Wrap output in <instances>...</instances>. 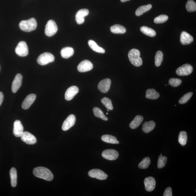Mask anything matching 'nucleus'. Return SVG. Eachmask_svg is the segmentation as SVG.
<instances>
[{"label":"nucleus","mask_w":196,"mask_h":196,"mask_svg":"<svg viewBox=\"0 0 196 196\" xmlns=\"http://www.w3.org/2000/svg\"><path fill=\"white\" fill-rule=\"evenodd\" d=\"M33 173L35 177L47 181H51L53 179L52 173L49 169L44 167L36 168L33 169Z\"/></svg>","instance_id":"obj_1"},{"label":"nucleus","mask_w":196,"mask_h":196,"mask_svg":"<svg viewBox=\"0 0 196 196\" xmlns=\"http://www.w3.org/2000/svg\"><path fill=\"white\" fill-rule=\"evenodd\" d=\"M37 23L34 18L27 20H23L20 22L19 26L20 29L24 32H30L34 30L37 28Z\"/></svg>","instance_id":"obj_2"},{"label":"nucleus","mask_w":196,"mask_h":196,"mask_svg":"<svg viewBox=\"0 0 196 196\" xmlns=\"http://www.w3.org/2000/svg\"><path fill=\"white\" fill-rule=\"evenodd\" d=\"M140 52L137 49L133 48L128 53V57L131 63L135 66H140L142 65L143 62L140 57Z\"/></svg>","instance_id":"obj_3"},{"label":"nucleus","mask_w":196,"mask_h":196,"mask_svg":"<svg viewBox=\"0 0 196 196\" xmlns=\"http://www.w3.org/2000/svg\"><path fill=\"white\" fill-rule=\"evenodd\" d=\"M55 61V57L51 53L45 52L41 54L37 58V63L41 66L46 65Z\"/></svg>","instance_id":"obj_4"},{"label":"nucleus","mask_w":196,"mask_h":196,"mask_svg":"<svg viewBox=\"0 0 196 196\" xmlns=\"http://www.w3.org/2000/svg\"><path fill=\"white\" fill-rule=\"evenodd\" d=\"M58 28L56 23L52 20L49 21L47 23L45 30V33L47 36H53L57 32Z\"/></svg>","instance_id":"obj_5"},{"label":"nucleus","mask_w":196,"mask_h":196,"mask_svg":"<svg viewBox=\"0 0 196 196\" xmlns=\"http://www.w3.org/2000/svg\"><path fill=\"white\" fill-rule=\"evenodd\" d=\"M15 52L20 56H26L28 55V49L27 44L24 41L19 42L15 48Z\"/></svg>","instance_id":"obj_6"},{"label":"nucleus","mask_w":196,"mask_h":196,"mask_svg":"<svg viewBox=\"0 0 196 196\" xmlns=\"http://www.w3.org/2000/svg\"><path fill=\"white\" fill-rule=\"evenodd\" d=\"M193 71V66L190 64H186L177 68L176 73L179 76H186L191 74Z\"/></svg>","instance_id":"obj_7"},{"label":"nucleus","mask_w":196,"mask_h":196,"mask_svg":"<svg viewBox=\"0 0 196 196\" xmlns=\"http://www.w3.org/2000/svg\"><path fill=\"white\" fill-rule=\"evenodd\" d=\"M89 176L98 179L103 180L107 179L108 175L104 171L99 169H93L89 171Z\"/></svg>","instance_id":"obj_8"},{"label":"nucleus","mask_w":196,"mask_h":196,"mask_svg":"<svg viewBox=\"0 0 196 196\" xmlns=\"http://www.w3.org/2000/svg\"><path fill=\"white\" fill-rule=\"evenodd\" d=\"M102 157L109 160H115L119 157V154L114 149H106L102 153Z\"/></svg>","instance_id":"obj_9"},{"label":"nucleus","mask_w":196,"mask_h":196,"mask_svg":"<svg viewBox=\"0 0 196 196\" xmlns=\"http://www.w3.org/2000/svg\"><path fill=\"white\" fill-rule=\"evenodd\" d=\"M21 139L22 141L28 145H33L37 143L36 138L28 131H24L21 135Z\"/></svg>","instance_id":"obj_10"},{"label":"nucleus","mask_w":196,"mask_h":196,"mask_svg":"<svg viewBox=\"0 0 196 196\" xmlns=\"http://www.w3.org/2000/svg\"><path fill=\"white\" fill-rule=\"evenodd\" d=\"M76 117L73 115H69L64 121L62 125V129L64 131L68 130L74 125L75 122Z\"/></svg>","instance_id":"obj_11"},{"label":"nucleus","mask_w":196,"mask_h":196,"mask_svg":"<svg viewBox=\"0 0 196 196\" xmlns=\"http://www.w3.org/2000/svg\"><path fill=\"white\" fill-rule=\"evenodd\" d=\"M93 68L92 63L88 60H86L81 61L77 66L78 70L81 72H88L92 70Z\"/></svg>","instance_id":"obj_12"},{"label":"nucleus","mask_w":196,"mask_h":196,"mask_svg":"<svg viewBox=\"0 0 196 196\" xmlns=\"http://www.w3.org/2000/svg\"><path fill=\"white\" fill-rule=\"evenodd\" d=\"M111 84L110 79L108 78L105 79L99 82L98 88L101 92L106 93L110 90Z\"/></svg>","instance_id":"obj_13"},{"label":"nucleus","mask_w":196,"mask_h":196,"mask_svg":"<svg viewBox=\"0 0 196 196\" xmlns=\"http://www.w3.org/2000/svg\"><path fill=\"white\" fill-rule=\"evenodd\" d=\"M78 88L76 86H73L69 87L66 91L65 98L67 101L72 100L75 95L78 93Z\"/></svg>","instance_id":"obj_14"},{"label":"nucleus","mask_w":196,"mask_h":196,"mask_svg":"<svg viewBox=\"0 0 196 196\" xmlns=\"http://www.w3.org/2000/svg\"><path fill=\"white\" fill-rule=\"evenodd\" d=\"M24 128L21 121L17 120L14 122L13 133L15 137H21L23 134Z\"/></svg>","instance_id":"obj_15"},{"label":"nucleus","mask_w":196,"mask_h":196,"mask_svg":"<svg viewBox=\"0 0 196 196\" xmlns=\"http://www.w3.org/2000/svg\"><path fill=\"white\" fill-rule=\"evenodd\" d=\"M89 11L87 9H82L79 10L76 15V21L77 24H81L84 23V17L87 16Z\"/></svg>","instance_id":"obj_16"},{"label":"nucleus","mask_w":196,"mask_h":196,"mask_svg":"<svg viewBox=\"0 0 196 196\" xmlns=\"http://www.w3.org/2000/svg\"><path fill=\"white\" fill-rule=\"evenodd\" d=\"M144 183L146 191L151 192L154 190L156 185L154 178L151 177H147L145 179Z\"/></svg>","instance_id":"obj_17"},{"label":"nucleus","mask_w":196,"mask_h":196,"mask_svg":"<svg viewBox=\"0 0 196 196\" xmlns=\"http://www.w3.org/2000/svg\"><path fill=\"white\" fill-rule=\"evenodd\" d=\"M36 98V95L34 94L29 95L24 100L22 104V107L24 110H27L34 102Z\"/></svg>","instance_id":"obj_18"},{"label":"nucleus","mask_w":196,"mask_h":196,"mask_svg":"<svg viewBox=\"0 0 196 196\" xmlns=\"http://www.w3.org/2000/svg\"><path fill=\"white\" fill-rule=\"evenodd\" d=\"M22 76L20 73H18L15 76L12 82V91L13 93H16L21 87L22 83Z\"/></svg>","instance_id":"obj_19"},{"label":"nucleus","mask_w":196,"mask_h":196,"mask_svg":"<svg viewBox=\"0 0 196 196\" xmlns=\"http://www.w3.org/2000/svg\"><path fill=\"white\" fill-rule=\"evenodd\" d=\"M194 38L192 36L185 32H183L180 35V42L182 45H188L192 43Z\"/></svg>","instance_id":"obj_20"},{"label":"nucleus","mask_w":196,"mask_h":196,"mask_svg":"<svg viewBox=\"0 0 196 196\" xmlns=\"http://www.w3.org/2000/svg\"><path fill=\"white\" fill-rule=\"evenodd\" d=\"M155 126V122L153 121L145 122L142 127V130L144 133H148L154 129Z\"/></svg>","instance_id":"obj_21"},{"label":"nucleus","mask_w":196,"mask_h":196,"mask_svg":"<svg viewBox=\"0 0 196 196\" xmlns=\"http://www.w3.org/2000/svg\"><path fill=\"white\" fill-rule=\"evenodd\" d=\"M144 118L141 115L136 116L134 119L131 122L130 125V127L134 130L137 128L143 121Z\"/></svg>","instance_id":"obj_22"},{"label":"nucleus","mask_w":196,"mask_h":196,"mask_svg":"<svg viewBox=\"0 0 196 196\" xmlns=\"http://www.w3.org/2000/svg\"><path fill=\"white\" fill-rule=\"evenodd\" d=\"M74 53V50L72 48L70 47L64 48L61 51V56L64 59H68L72 56Z\"/></svg>","instance_id":"obj_23"},{"label":"nucleus","mask_w":196,"mask_h":196,"mask_svg":"<svg viewBox=\"0 0 196 196\" xmlns=\"http://www.w3.org/2000/svg\"><path fill=\"white\" fill-rule=\"evenodd\" d=\"M111 32L116 34H123L126 32V29L120 24H115L111 27Z\"/></svg>","instance_id":"obj_24"},{"label":"nucleus","mask_w":196,"mask_h":196,"mask_svg":"<svg viewBox=\"0 0 196 196\" xmlns=\"http://www.w3.org/2000/svg\"><path fill=\"white\" fill-rule=\"evenodd\" d=\"M88 45L90 48L92 50L95 51L96 52L98 53H105V50L102 47H100L97 45L96 42L93 41V40H90L88 41Z\"/></svg>","instance_id":"obj_25"},{"label":"nucleus","mask_w":196,"mask_h":196,"mask_svg":"<svg viewBox=\"0 0 196 196\" xmlns=\"http://www.w3.org/2000/svg\"><path fill=\"white\" fill-rule=\"evenodd\" d=\"M102 141L106 143L112 144H119V142L117 141V138L110 135H104L101 138Z\"/></svg>","instance_id":"obj_26"},{"label":"nucleus","mask_w":196,"mask_h":196,"mask_svg":"<svg viewBox=\"0 0 196 196\" xmlns=\"http://www.w3.org/2000/svg\"><path fill=\"white\" fill-rule=\"evenodd\" d=\"M159 96V93L157 92L154 89H149L146 91V97L147 99L153 100L157 99Z\"/></svg>","instance_id":"obj_27"},{"label":"nucleus","mask_w":196,"mask_h":196,"mask_svg":"<svg viewBox=\"0 0 196 196\" xmlns=\"http://www.w3.org/2000/svg\"><path fill=\"white\" fill-rule=\"evenodd\" d=\"M11 185L12 187H15L17 185V175L16 169L12 168L10 172Z\"/></svg>","instance_id":"obj_28"},{"label":"nucleus","mask_w":196,"mask_h":196,"mask_svg":"<svg viewBox=\"0 0 196 196\" xmlns=\"http://www.w3.org/2000/svg\"><path fill=\"white\" fill-rule=\"evenodd\" d=\"M152 8V5L150 4L140 7L135 12V15L137 16H141L144 13L148 12Z\"/></svg>","instance_id":"obj_29"},{"label":"nucleus","mask_w":196,"mask_h":196,"mask_svg":"<svg viewBox=\"0 0 196 196\" xmlns=\"http://www.w3.org/2000/svg\"><path fill=\"white\" fill-rule=\"evenodd\" d=\"M141 32L144 34L150 37H154L156 35V33L153 29L146 26H142L140 28Z\"/></svg>","instance_id":"obj_30"},{"label":"nucleus","mask_w":196,"mask_h":196,"mask_svg":"<svg viewBox=\"0 0 196 196\" xmlns=\"http://www.w3.org/2000/svg\"><path fill=\"white\" fill-rule=\"evenodd\" d=\"M164 55L162 51H158L155 57V64L156 66H159L161 65L163 60Z\"/></svg>","instance_id":"obj_31"},{"label":"nucleus","mask_w":196,"mask_h":196,"mask_svg":"<svg viewBox=\"0 0 196 196\" xmlns=\"http://www.w3.org/2000/svg\"><path fill=\"white\" fill-rule=\"evenodd\" d=\"M93 110L96 117L100 118L105 121H107L108 120V118L104 115L103 112L99 108L95 107Z\"/></svg>","instance_id":"obj_32"},{"label":"nucleus","mask_w":196,"mask_h":196,"mask_svg":"<svg viewBox=\"0 0 196 196\" xmlns=\"http://www.w3.org/2000/svg\"><path fill=\"white\" fill-rule=\"evenodd\" d=\"M187 135L186 131H180L179 136V142L182 146H184L187 141Z\"/></svg>","instance_id":"obj_33"},{"label":"nucleus","mask_w":196,"mask_h":196,"mask_svg":"<svg viewBox=\"0 0 196 196\" xmlns=\"http://www.w3.org/2000/svg\"><path fill=\"white\" fill-rule=\"evenodd\" d=\"M186 7L189 12H193L196 10V3L193 0H189L187 2Z\"/></svg>","instance_id":"obj_34"},{"label":"nucleus","mask_w":196,"mask_h":196,"mask_svg":"<svg viewBox=\"0 0 196 196\" xmlns=\"http://www.w3.org/2000/svg\"><path fill=\"white\" fill-rule=\"evenodd\" d=\"M101 102L108 110H113L112 102L110 99L108 98L104 97L101 100Z\"/></svg>","instance_id":"obj_35"},{"label":"nucleus","mask_w":196,"mask_h":196,"mask_svg":"<svg viewBox=\"0 0 196 196\" xmlns=\"http://www.w3.org/2000/svg\"><path fill=\"white\" fill-rule=\"evenodd\" d=\"M151 164V161L148 157L144 158L141 162L139 164V167L141 169H146L149 167V165Z\"/></svg>","instance_id":"obj_36"},{"label":"nucleus","mask_w":196,"mask_h":196,"mask_svg":"<svg viewBox=\"0 0 196 196\" xmlns=\"http://www.w3.org/2000/svg\"><path fill=\"white\" fill-rule=\"evenodd\" d=\"M167 158L166 156L160 155L158 159L157 167L158 168H163L165 166L167 162Z\"/></svg>","instance_id":"obj_37"},{"label":"nucleus","mask_w":196,"mask_h":196,"mask_svg":"<svg viewBox=\"0 0 196 196\" xmlns=\"http://www.w3.org/2000/svg\"><path fill=\"white\" fill-rule=\"evenodd\" d=\"M193 95V92H188L185 94L179 100V103L180 104H184L188 102L192 97Z\"/></svg>","instance_id":"obj_38"},{"label":"nucleus","mask_w":196,"mask_h":196,"mask_svg":"<svg viewBox=\"0 0 196 196\" xmlns=\"http://www.w3.org/2000/svg\"><path fill=\"white\" fill-rule=\"evenodd\" d=\"M168 19V17L165 15H161L155 17L154 19V22L155 23L159 24L164 23Z\"/></svg>","instance_id":"obj_39"},{"label":"nucleus","mask_w":196,"mask_h":196,"mask_svg":"<svg viewBox=\"0 0 196 196\" xmlns=\"http://www.w3.org/2000/svg\"><path fill=\"white\" fill-rule=\"evenodd\" d=\"M182 80L179 79L171 78L169 81V84L173 87H177L181 84Z\"/></svg>","instance_id":"obj_40"},{"label":"nucleus","mask_w":196,"mask_h":196,"mask_svg":"<svg viewBox=\"0 0 196 196\" xmlns=\"http://www.w3.org/2000/svg\"><path fill=\"white\" fill-rule=\"evenodd\" d=\"M164 196H172V189L170 187H168L164 191Z\"/></svg>","instance_id":"obj_41"},{"label":"nucleus","mask_w":196,"mask_h":196,"mask_svg":"<svg viewBox=\"0 0 196 196\" xmlns=\"http://www.w3.org/2000/svg\"><path fill=\"white\" fill-rule=\"evenodd\" d=\"M4 99V95L3 93L0 92V106L2 105Z\"/></svg>","instance_id":"obj_42"},{"label":"nucleus","mask_w":196,"mask_h":196,"mask_svg":"<svg viewBox=\"0 0 196 196\" xmlns=\"http://www.w3.org/2000/svg\"><path fill=\"white\" fill-rule=\"evenodd\" d=\"M121 2H124L130 1V0H120Z\"/></svg>","instance_id":"obj_43"},{"label":"nucleus","mask_w":196,"mask_h":196,"mask_svg":"<svg viewBox=\"0 0 196 196\" xmlns=\"http://www.w3.org/2000/svg\"><path fill=\"white\" fill-rule=\"evenodd\" d=\"M106 114H107V115H108V113H106Z\"/></svg>","instance_id":"obj_44"},{"label":"nucleus","mask_w":196,"mask_h":196,"mask_svg":"<svg viewBox=\"0 0 196 196\" xmlns=\"http://www.w3.org/2000/svg\"><path fill=\"white\" fill-rule=\"evenodd\" d=\"M107 111H108V112H109V110H107Z\"/></svg>","instance_id":"obj_45"}]
</instances>
